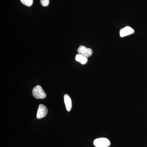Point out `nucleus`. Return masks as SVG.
I'll list each match as a JSON object with an SVG mask.
<instances>
[{"label": "nucleus", "instance_id": "1", "mask_svg": "<svg viewBox=\"0 0 147 147\" xmlns=\"http://www.w3.org/2000/svg\"><path fill=\"white\" fill-rule=\"evenodd\" d=\"M34 97L36 99H43L46 96V94L40 86H37L34 88L32 90Z\"/></svg>", "mask_w": 147, "mask_h": 147}, {"label": "nucleus", "instance_id": "2", "mask_svg": "<svg viewBox=\"0 0 147 147\" xmlns=\"http://www.w3.org/2000/svg\"><path fill=\"white\" fill-rule=\"evenodd\" d=\"M93 144L96 147H109L111 143L107 138H98L95 139Z\"/></svg>", "mask_w": 147, "mask_h": 147}, {"label": "nucleus", "instance_id": "3", "mask_svg": "<svg viewBox=\"0 0 147 147\" xmlns=\"http://www.w3.org/2000/svg\"><path fill=\"white\" fill-rule=\"evenodd\" d=\"M78 52L80 55L87 58L91 57L93 54V51L91 49L83 45H81L78 48Z\"/></svg>", "mask_w": 147, "mask_h": 147}, {"label": "nucleus", "instance_id": "4", "mask_svg": "<svg viewBox=\"0 0 147 147\" xmlns=\"http://www.w3.org/2000/svg\"><path fill=\"white\" fill-rule=\"evenodd\" d=\"M48 113V110L45 105L40 104L38 106L36 114V118L42 119L47 115Z\"/></svg>", "mask_w": 147, "mask_h": 147}, {"label": "nucleus", "instance_id": "5", "mask_svg": "<svg viewBox=\"0 0 147 147\" xmlns=\"http://www.w3.org/2000/svg\"><path fill=\"white\" fill-rule=\"evenodd\" d=\"M134 32V29H132L131 27L127 26L121 29L120 31V35L121 37H123L129 35L133 34Z\"/></svg>", "mask_w": 147, "mask_h": 147}, {"label": "nucleus", "instance_id": "6", "mask_svg": "<svg viewBox=\"0 0 147 147\" xmlns=\"http://www.w3.org/2000/svg\"><path fill=\"white\" fill-rule=\"evenodd\" d=\"M65 104L66 109L68 112L71 110L72 108V103L70 96L68 94H65L64 96Z\"/></svg>", "mask_w": 147, "mask_h": 147}, {"label": "nucleus", "instance_id": "7", "mask_svg": "<svg viewBox=\"0 0 147 147\" xmlns=\"http://www.w3.org/2000/svg\"><path fill=\"white\" fill-rule=\"evenodd\" d=\"M75 60L76 61L80 63L82 65L86 64L88 61V58L79 54L76 55Z\"/></svg>", "mask_w": 147, "mask_h": 147}, {"label": "nucleus", "instance_id": "8", "mask_svg": "<svg viewBox=\"0 0 147 147\" xmlns=\"http://www.w3.org/2000/svg\"><path fill=\"white\" fill-rule=\"evenodd\" d=\"M21 2L25 5L30 7L32 5L33 0H20Z\"/></svg>", "mask_w": 147, "mask_h": 147}, {"label": "nucleus", "instance_id": "9", "mask_svg": "<svg viewBox=\"0 0 147 147\" xmlns=\"http://www.w3.org/2000/svg\"><path fill=\"white\" fill-rule=\"evenodd\" d=\"M50 0H40V3L43 6L47 7L49 5Z\"/></svg>", "mask_w": 147, "mask_h": 147}]
</instances>
